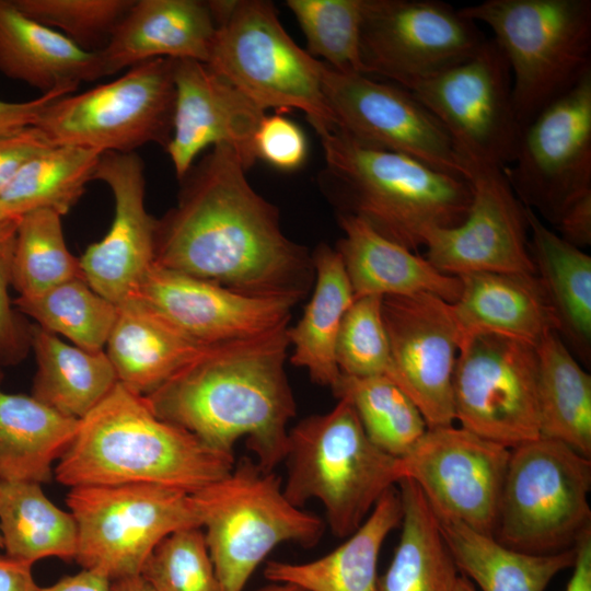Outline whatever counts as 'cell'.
Wrapping results in <instances>:
<instances>
[{"label": "cell", "mask_w": 591, "mask_h": 591, "mask_svg": "<svg viewBox=\"0 0 591 591\" xmlns=\"http://www.w3.org/2000/svg\"><path fill=\"white\" fill-rule=\"evenodd\" d=\"M68 94L72 93L54 91L22 102H10L0 99V138L34 126L40 114L51 102Z\"/></svg>", "instance_id": "c3c4849f"}, {"label": "cell", "mask_w": 591, "mask_h": 591, "mask_svg": "<svg viewBox=\"0 0 591 591\" xmlns=\"http://www.w3.org/2000/svg\"><path fill=\"white\" fill-rule=\"evenodd\" d=\"M94 179L114 197V218L99 242L79 258L82 276L99 294L119 305L138 292L154 264L157 221L146 208L144 164L136 152L103 153Z\"/></svg>", "instance_id": "ffe728a7"}, {"label": "cell", "mask_w": 591, "mask_h": 591, "mask_svg": "<svg viewBox=\"0 0 591 591\" xmlns=\"http://www.w3.org/2000/svg\"><path fill=\"white\" fill-rule=\"evenodd\" d=\"M32 566L7 554H0V591H36L38 586L34 580Z\"/></svg>", "instance_id": "f907efd6"}, {"label": "cell", "mask_w": 591, "mask_h": 591, "mask_svg": "<svg viewBox=\"0 0 591 591\" xmlns=\"http://www.w3.org/2000/svg\"><path fill=\"white\" fill-rule=\"evenodd\" d=\"M0 535L4 554L31 565L47 557L70 560L77 554L72 514L57 507L37 483L0 480Z\"/></svg>", "instance_id": "d590c367"}, {"label": "cell", "mask_w": 591, "mask_h": 591, "mask_svg": "<svg viewBox=\"0 0 591 591\" xmlns=\"http://www.w3.org/2000/svg\"><path fill=\"white\" fill-rule=\"evenodd\" d=\"M254 150L260 159L281 171H296L308 155L302 129L279 114L264 116L254 136Z\"/></svg>", "instance_id": "bcb514c9"}, {"label": "cell", "mask_w": 591, "mask_h": 591, "mask_svg": "<svg viewBox=\"0 0 591 591\" xmlns=\"http://www.w3.org/2000/svg\"><path fill=\"white\" fill-rule=\"evenodd\" d=\"M529 247L553 309L557 334L584 364L591 360V256L525 208Z\"/></svg>", "instance_id": "f1b7e54d"}, {"label": "cell", "mask_w": 591, "mask_h": 591, "mask_svg": "<svg viewBox=\"0 0 591 591\" xmlns=\"http://www.w3.org/2000/svg\"><path fill=\"white\" fill-rule=\"evenodd\" d=\"M175 103L165 149L181 181L207 148H232L248 171L257 158L254 136L265 112L207 65L174 59Z\"/></svg>", "instance_id": "7402d4cb"}, {"label": "cell", "mask_w": 591, "mask_h": 591, "mask_svg": "<svg viewBox=\"0 0 591 591\" xmlns=\"http://www.w3.org/2000/svg\"><path fill=\"white\" fill-rule=\"evenodd\" d=\"M540 437L591 457V375L557 332L536 345Z\"/></svg>", "instance_id": "e575fe53"}, {"label": "cell", "mask_w": 591, "mask_h": 591, "mask_svg": "<svg viewBox=\"0 0 591 591\" xmlns=\"http://www.w3.org/2000/svg\"><path fill=\"white\" fill-rule=\"evenodd\" d=\"M326 187L340 212L368 222L410 251L433 229L460 224L471 206V182L413 157L360 143L345 134L316 131Z\"/></svg>", "instance_id": "277c9868"}, {"label": "cell", "mask_w": 591, "mask_h": 591, "mask_svg": "<svg viewBox=\"0 0 591 591\" xmlns=\"http://www.w3.org/2000/svg\"><path fill=\"white\" fill-rule=\"evenodd\" d=\"M135 297L206 346L250 338L286 326L292 308L299 302L292 298L242 294L155 264Z\"/></svg>", "instance_id": "44dd1931"}, {"label": "cell", "mask_w": 591, "mask_h": 591, "mask_svg": "<svg viewBox=\"0 0 591 591\" xmlns=\"http://www.w3.org/2000/svg\"><path fill=\"white\" fill-rule=\"evenodd\" d=\"M217 26L207 1L135 0L106 46L104 77L157 59L208 63Z\"/></svg>", "instance_id": "603a6c76"}, {"label": "cell", "mask_w": 591, "mask_h": 591, "mask_svg": "<svg viewBox=\"0 0 591 591\" xmlns=\"http://www.w3.org/2000/svg\"><path fill=\"white\" fill-rule=\"evenodd\" d=\"M404 89L442 124L465 165L503 170L513 161L522 128L510 69L493 38L468 59Z\"/></svg>", "instance_id": "7c38bea8"}, {"label": "cell", "mask_w": 591, "mask_h": 591, "mask_svg": "<svg viewBox=\"0 0 591 591\" xmlns=\"http://www.w3.org/2000/svg\"><path fill=\"white\" fill-rule=\"evenodd\" d=\"M536 346L505 335L462 338L453 374L460 427L508 449L540 438Z\"/></svg>", "instance_id": "4fadbf2b"}, {"label": "cell", "mask_w": 591, "mask_h": 591, "mask_svg": "<svg viewBox=\"0 0 591 591\" xmlns=\"http://www.w3.org/2000/svg\"><path fill=\"white\" fill-rule=\"evenodd\" d=\"M36 591H111V581L94 570L82 569L51 586L38 587Z\"/></svg>", "instance_id": "f5cc1de1"}, {"label": "cell", "mask_w": 591, "mask_h": 591, "mask_svg": "<svg viewBox=\"0 0 591 591\" xmlns=\"http://www.w3.org/2000/svg\"><path fill=\"white\" fill-rule=\"evenodd\" d=\"M192 495L221 591H243L278 545L311 547L324 534L321 518L291 503L281 479L247 457Z\"/></svg>", "instance_id": "ba28073f"}, {"label": "cell", "mask_w": 591, "mask_h": 591, "mask_svg": "<svg viewBox=\"0 0 591 591\" xmlns=\"http://www.w3.org/2000/svg\"><path fill=\"white\" fill-rule=\"evenodd\" d=\"M283 494L297 507L318 500L332 533L348 537L399 482L398 459L374 445L351 404L300 420L288 432Z\"/></svg>", "instance_id": "5b68a950"}, {"label": "cell", "mask_w": 591, "mask_h": 591, "mask_svg": "<svg viewBox=\"0 0 591 591\" xmlns=\"http://www.w3.org/2000/svg\"><path fill=\"white\" fill-rule=\"evenodd\" d=\"M477 23L438 0H366L361 58L367 76L396 85L437 74L486 42Z\"/></svg>", "instance_id": "9a60e30c"}, {"label": "cell", "mask_w": 591, "mask_h": 591, "mask_svg": "<svg viewBox=\"0 0 591 591\" xmlns=\"http://www.w3.org/2000/svg\"><path fill=\"white\" fill-rule=\"evenodd\" d=\"M344 232L337 243L354 299L437 296L454 303L462 290L459 277L439 271L426 257L380 234L364 220L339 213Z\"/></svg>", "instance_id": "cb8c5ba5"}, {"label": "cell", "mask_w": 591, "mask_h": 591, "mask_svg": "<svg viewBox=\"0 0 591 591\" xmlns=\"http://www.w3.org/2000/svg\"><path fill=\"white\" fill-rule=\"evenodd\" d=\"M111 591H155L140 575L111 581Z\"/></svg>", "instance_id": "db71d44e"}, {"label": "cell", "mask_w": 591, "mask_h": 591, "mask_svg": "<svg viewBox=\"0 0 591 591\" xmlns=\"http://www.w3.org/2000/svg\"><path fill=\"white\" fill-rule=\"evenodd\" d=\"M459 10L491 30L522 129L591 72L590 0H486Z\"/></svg>", "instance_id": "8992f818"}, {"label": "cell", "mask_w": 591, "mask_h": 591, "mask_svg": "<svg viewBox=\"0 0 591 591\" xmlns=\"http://www.w3.org/2000/svg\"><path fill=\"white\" fill-rule=\"evenodd\" d=\"M312 260L313 294L298 324L287 329L292 347L290 361L305 369L314 383L332 389L340 375L336 362L337 338L354 294L337 250L321 244Z\"/></svg>", "instance_id": "4dcf8cb0"}, {"label": "cell", "mask_w": 591, "mask_h": 591, "mask_svg": "<svg viewBox=\"0 0 591 591\" xmlns=\"http://www.w3.org/2000/svg\"><path fill=\"white\" fill-rule=\"evenodd\" d=\"M257 591H305V590L292 583L273 582V584L258 589Z\"/></svg>", "instance_id": "11a10c76"}, {"label": "cell", "mask_w": 591, "mask_h": 591, "mask_svg": "<svg viewBox=\"0 0 591 591\" xmlns=\"http://www.w3.org/2000/svg\"><path fill=\"white\" fill-rule=\"evenodd\" d=\"M0 72L42 94L74 93L81 82L104 77L97 51L25 15L13 0H0Z\"/></svg>", "instance_id": "d4e9b609"}, {"label": "cell", "mask_w": 591, "mask_h": 591, "mask_svg": "<svg viewBox=\"0 0 591 591\" xmlns=\"http://www.w3.org/2000/svg\"><path fill=\"white\" fill-rule=\"evenodd\" d=\"M566 242L578 248L591 244V192L572 202L554 228Z\"/></svg>", "instance_id": "681fc988"}, {"label": "cell", "mask_w": 591, "mask_h": 591, "mask_svg": "<svg viewBox=\"0 0 591 591\" xmlns=\"http://www.w3.org/2000/svg\"><path fill=\"white\" fill-rule=\"evenodd\" d=\"M322 89L336 130L468 181V170L445 128L404 88L324 63Z\"/></svg>", "instance_id": "2e32d148"}, {"label": "cell", "mask_w": 591, "mask_h": 591, "mask_svg": "<svg viewBox=\"0 0 591 591\" xmlns=\"http://www.w3.org/2000/svg\"><path fill=\"white\" fill-rule=\"evenodd\" d=\"M179 182L176 205L157 221L155 265L247 296L306 294L312 257L285 235L232 148H210Z\"/></svg>", "instance_id": "6da1fadb"}, {"label": "cell", "mask_w": 591, "mask_h": 591, "mask_svg": "<svg viewBox=\"0 0 591 591\" xmlns=\"http://www.w3.org/2000/svg\"><path fill=\"white\" fill-rule=\"evenodd\" d=\"M393 381L413 399L428 428L453 425V374L462 335L451 303L419 293L384 297Z\"/></svg>", "instance_id": "d6986e66"}, {"label": "cell", "mask_w": 591, "mask_h": 591, "mask_svg": "<svg viewBox=\"0 0 591 591\" xmlns=\"http://www.w3.org/2000/svg\"><path fill=\"white\" fill-rule=\"evenodd\" d=\"M78 530L74 560L109 581L138 576L174 531L201 526L193 495L154 484L78 486L66 499Z\"/></svg>", "instance_id": "8fae6325"}, {"label": "cell", "mask_w": 591, "mask_h": 591, "mask_svg": "<svg viewBox=\"0 0 591 591\" xmlns=\"http://www.w3.org/2000/svg\"><path fill=\"white\" fill-rule=\"evenodd\" d=\"M30 346L37 367L32 396L66 416L83 418L118 382L105 350L82 349L36 324Z\"/></svg>", "instance_id": "d6a6232c"}, {"label": "cell", "mask_w": 591, "mask_h": 591, "mask_svg": "<svg viewBox=\"0 0 591 591\" xmlns=\"http://www.w3.org/2000/svg\"><path fill=\"white\" fill-rule=\"evenodd\" d=\"M503 173L520 202L548 227L591 192V72L522 129Z\"/></svg>", "instance_id": "5bb4252c"}, {"label": "cell", "mask_w": 591, "mask_h": 591, "mask_svg": "<svg viewBox=\"0 0 591 591\" xmlns=\"http://www.w3.org/2000/svg\"><path fill=\"white\" fill-rule=\"evenodd\" d=\"M397 486L401 535L376 591H454L459 569L433 510L414 480L403 478Z\"/></svg>", "instance_id": "836d02e7"}, {"label": "cell", "mask_w": 591, "mask_h": 591, "mask_svg": "<svg viewBox=\"0 0 591 591\" xmlns=\"http://www.w3.org/2000/svg\"><path fill=\"white\" fill-rule=\"evenodd\" d=\"M174 59L157 58L119 78L51 102L37 127L53 146L130 153L157 143L166 149L175 103Z\"/></svg>", "instance_id": "30bf717a"}, {"label": "cell", "mask_w": 591, "mask_h": 591, "mask_svg": "<svg viewBox=\"0 0 591 591\" xmlns=\"http://www.w3.org/2000/svg\"><path fill=\"white\" fill-rule=\"evenodd\" d=\"M312 57L344 73L366 74L360 37L366 0H287Z\"/></svg>", "instance_id": "60d3db41"}, {"label": "cell", "mask_w": 591, "mask_h": 591, "mask_svg": "<svg viewBox=\"0 0 591 591\" xmlns=\"http://www.w3.org/2000/svg\"><path fill=\"white\" fill-rule=\"evenodd\" d=\"M234 464L233 454L161 419L142 395L117 382L80 419L54 476L70 488L154 484L193 494L227 475Z\"/></svg>", "instance_id": "3957f363"}, {"label": "cell", "mask_w": 591, "mask_h": 591, "mask_svg": "<svg viewBox=\"0 0 591 591\" xmlns=\"http://www.w3.org/2000/svg\"><path fill=\"white\" fill-rule=\"evenodd\" d=\"M454 591H476L472 581H470L465 576L461 575L457 577Z\"/></svg>", "instance_id": "9f6ffc18"}, {"label": "cell", "mask_w": 591, "mask_h": 591, "mask_svg": "<svg viewBox=\"0 0 591 591\" xmlns=\"http://www.w3.org/2000/svg\"><path fill=\"white\" fill-rule=\"evenodd\" d=\"M473 196L464 220L433 229L424 240L426 258L441 273L536 274L529 247L525 207L502 169L467 164Z\"/></svg>", "instance_id": "ac0fdd59"}, {"label": "cell", "mask_w": 591, "mask_h": 591, "mask_svg": "<svg viewBox=\"0 0 591 591\" xmlns=\"http://www.w3.org/2000/svg\"><path fill=\"white\" fill-rule=\"evenodd\" d=\"M509 456L462 427H430L398 459L399 478L418 485L437 517L494 535Z\"/></svg>", "instance_id": "e0dca14e"}, {"label": "cell", "mask_w": 591, "mask_h": 591, "mask_svg": "<svg viewBox=\"0 0 591 591\" xmlns=\"http://www.w3.org/2000/svg\"><path fill=\"white\" fill-rule=\"evenodd\" d=\"M74 278L83 276L79 258L66 244L61 216L49 209L22 216L16 229L11 278L18 297H34Z\"/></svg>", "instance_id": "ab89813d"}, {"label": "cell", "mask_w": 591, "mask_h": 591, "mask_svg": "<svg viewBox=\"0 0 591 591\" xmlns=\"http://www.w3.org/2000/svg\"><path fill=\"white\" fill-rule=\"evenodd\" d=\"M54 147L35 126L0 138V195L31 159Z\"/></svg>", "instance_id": "7dc6e473"}, {"label": "cell", "mask_w": 591, "mask_h": 591, "mask_svg": "<svg viewBox=\"0 0 591 591\" xmlns=\"http://www.w3.org/2000/svg\"><path fill=\"white\" fill-rule=\"evenodd\" d=\"M217 26L207 66L264 112L298 109L318 130L335 124L322 89L324 62L298 46L273 2L207 1Z\"/></svg>", "instance_id": "52a82bcc"}, {"label": "cell", "mask_w": 591, "mask_h": 591, "mask_svg": "<svg viewBox=\"0 0 591 591\" xmlns=\"http://www.w3.org/2000/svg\"><path fill=\"white\" fill-rule=\"evenodd\" d=\"M457 277L462 290L451 305L462 338L493 333L536 346L545 335L557 332L536 274L472 273Z\"/></svg>", "instance_id": "484cf974"}, {"label": "cell", "mask_w": 591, "mask_h": 591, "mask_svg": "<svg viewBox=\"0 0 591 591\" xmlns=\"http://www.w3.org/2000/svg\"><path fill=\"white\" fill-rule=\"evenodd\" d=\"M206 347L132 297L117 305L105 352L118 382L146 396Z\"/></svg>", "instance_id": "4316f807"}, {"label": "cell", "mask_w": 591, "mask_h": 591, "mask_svg": "<svg viewBox=\"0 0 591 591\" xmlns=\"http://www.w3.org/2000/svg\"><path fill=\"white\" fill-rule=\"evenodd\" d=\"M80 419L34 396L0 389V480L45 484L72 442Z\"/></svg>", "instance_id": "f546056e"}, {"label": "cell", "mask_w": 591, "mask_h": 591, "mask_svg": "<svg viewBox=\"0 0 591 591\" xmlns=\"http://www.w3.org/2000/svg\"><path fill=\"white\" fill-rule=\"evenodd\" d=\"M575 548L573 572L566 591H591V530L580 536Z\"/></svg>", "instance_id": "816d5d0a"}, {"label": "cell", "mask_w": 591, "mask_h": 591, "mask_svg": "<svg viewBox=\"0 0 591 591\" xmlns=\"http://www.w3.org/2000/svg\"><path fill=\"white\" fill-rule=\"evenodd\" d=\"M437 519L459 571L483 591H544L558 572L575 564V547L555 554L524 553L462 522Z\"/></svg>", "instance_id": "1f68e13d"}, {"label": "cell", "mask_w": 591, "mask_h": 591, "mask_svg": "<svg viewBox=\"0 0 591 591\" xmlns=\"http://www.w3.org/2000/svg\"><path fill=\"white\" fill-rule=\"evenodd\" d=\"M0 548H2V540H1V535H0Z\"/></svg>", "instance_id": "6f0895ef"}, {"label": "cell", "mask_w": 591, "mask_h": 591, "mask_svg": "<svg viewBox=\"0 0 591 591\" xmlns=\"http://www.w3.org/2000/svg\"><path fill=\"white\" fill-rule=\"evenodd\" d=\"M140 576L155 591H221L201 526L174 531L144 561Z\"/></svg>", "instance_id": "b9f144b4"}, {"label": "cell", "mask_w": 591, "mask_h": 591, "mask_svg": "<svg viewBox=\"0 0 591 591\" xmlns=\"http://www.w3.org/2000/svg\"><path fill=\"white\" fill-rule=\"evenodd\" d=\"M401 519V496L393 486L338 547L311 561H268L264 576L270 582L292 583L305 591H376L380 551Z\"/></svg>", "instance_id": "83f0119b"}, {"label": "cell", "mask_w": 591, "mask_h": 591, "mask_svg": "<svg viewBox=\"0 0 591 591\" xmlns=\"http://www.w3.org/2000/svg\"><path fill=\"white\" fill-rule=\"evenodd\" d=\"M382 297L354 299L346 311L336 344L340 374L386 376L393 381L394 369L382 316Z\"/></svg>", "instance_id": "7bdbcfd3"}, {"label": "cell", "mask_w": 591, "mask_h": 591, "mask_svg": "<svg viewBox=\"0 0 591 591\" xmlns=\"http://www.w3.org/2000/svg\"><path fill=\"white\" fill-rule=\"evenodd\" d=\"M332 391L351 404L371 442L394 457L407 454L428 429L417 405L386 376L340 374Z\"/></svg>", "instance_id": "74e56055"}, {"label": "cell", "mask_w": 591, "mask_h": 591, "mask_svg": "<svg viewBox=\"0 0 591 591\" xmlns=\"http://www.w3.org/2000/svg\"><path fill=\"white\" fill-rule=\"evenodd\" d=\"M103 153L54 146L31 159L0 195V219H20L38 209L67 215L94 179Z\"/></svg>", "instance_id": "8d00e7d4"}, {"label": "cell", "mask_w": 591, "mask_h": 591, "mask_svg": "<svg viewBox=\"0 0 591 591\" xmlns=\"http://www.w3.org/2000/svg\"><path fill=\"white\" fill-rule=\"evenodd\" d=\"M13 304L40 328L89 351L104 350L117 314V305L95 292L84 278L34 297H18Z\"/></svg>", "instance_id": "f35d334b"}, {"label": "cell", "mask_w": 591, "mask_h": 591, "mask_svg": "<svg viewBox=\"0 0 591 591\" xmlns=\"http://www.w3.org/2000/svg\"><path fill=\"white\" fill-rule=\"evenodd\" d=\"M135 0H13L31 19L88 51L103 49Z\"/></svg>", "instance_id": "ee69618b"}, {"label": "cell", "mask_w": 591, "mask_h": 591, "mask_svg": "<svg viewBox=\"0 0 591 591\" xmlns=\"http://www.w3.org/2000/svg\"><path fill=\"white\" fill-rule=\"evenodd\" d=\"M591 459L546 438L510 449L494 537L531 554L575 547L591 530Z\"/></svg>", "instance_id": "9c48e42d"}, {"label": "cell", "mask_w": 591, "mask_h": 591, "mask_svg": "<svg viewBox=\"0 0 591 591\" xmlns=\"http://www.w3.org/2000/svg\"><path fill=\"white\" fill-rule=\"evenodd\" d=\"M19 221L0 219V366L16 364L31 347L30 324L22 321L9 296Z\"/></svg>", "instance_id": "f6af8a7d"}, {"label": "cell", "mask_w": 591, "mask_h": 591, "mask_svg": "<svg viewBox=\"0 0 591 591\" xmlns=\"http://www.w3.org/2000/svg\"><path fill=\"white\" fill-rule=\"evenodd\" d=\"M287 329L207 346L143 396L147 404L220 452L234 455L244 438L256 463L273 471L286 459L287 426L297 413L285 369Z\"/></svg>", "instance_id": "7a4b0ae2"}]
</instances>
